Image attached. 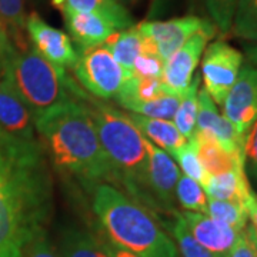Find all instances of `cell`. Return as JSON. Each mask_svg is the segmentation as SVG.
Returning a JSON list of instances; mask_svg holds the SVG:
<instances>
[{
  "mask_svg": "<svg viewBox=\"0 0 257 257\" xmlns=\"http://www.w3.org/2000/svg\"><path fill=\"white\" fill-rule=\"evenodd\" d=\"M53 209L50 162L40 140L19 142L0 133V257H22Z\"/></svg>",
  "mask_w": 257,
  "mask_h": 257,
  "instance_id": "6da1fadb",
  "label": "cell"
},
{
  "mask_svg": "<svg viewBox=\"0 0 257 257\" xmlns=\"http://www.w3.org/2000/svg\"><path fill=\"white\" fill-rule=\"evenodd\" d=\"M82 97L37 116L33 123L49 162L92 193L96 186L114 184V180L90 111Z\"/></svg>",
  "mask_w": 257,
  "mask_h": 257,
  "instance_id": "7a4b0ae2",
  "label": "cell"
},
{
  "mask_svg": "<svg viewBox=\"0 0 257 257\" xmlns=\"http://www.w3.org/2000/svg\"><path fill=\"white\" fill-rule=\"evenodd\" d=\"M82 99L90 111L103 152L110 165L114 184H117L120 190L132 200L147 210L159 213L149 186L145 138L126 113L96 100L87 93H84Z\"/></svg>",
  "mask_w": 257,
  "mask_h": 257,
  "instance_id": "3957f363",
  "label": "cell"
},
{
  "mask_svg": "<svg viewBox=\"0 0 257 257\" xmlns=\"http://www.w3.org/2000/svg\"><path fill=\"white\" fill-rule=\"evenodd\" d=\"M92 209L103 234L139 257H180L175 240L156 216L116 186L103 183L92 190Z\"/></svg>",
  "mask_w": 257,
  "mask_h": 257,
  "instance_id": "277c9868",
  "label": "cell"
},
{
  "mask_svg": "<svg viewBox=\"0 0 257 257\" xmlns=\"http://www.w3.org/2000/svg\"><path fill=\"white\" fill-rule=\"evenodd\" d=\"M0 60L5 73L33 119L86 93L69 77L67 72L49 63L32 46L18 49L2 32Z\"/></svg>",
  "mask_w": 257,
  "mask_h": 257,
  "instance_id": "5b68a950",
  "label": "cell"
},
{
  "mask_svg": "<svg viewBox=\"0 0 257 257\" xmlns=\"http://www.w3.org/2000/svg\"><path fill=\"white\" fill-rule=\"evenodd\" d=\"M73 73L74 82L87 94L100 100L114 99L123 83L133 74L124 70L103 45L79 53Z\"/></svg>",
  "mask_w": 257,
  "mask_h": 257,
  "instance_id": "8992f818",
  "label": "cell"
},
{
  "mask_svg": "<svg viewBox=\"0 0 257 257\" xmlns=\"http://www.w3.org/2000/svg\"><path fill=\"white\" fill-rule=\"evenodd\" d=\"M202 79L204 90L216 104H223L243 66V53L224 40L206 46L202 56Z\"/></svg>",
  "mask_w": 257,
  "mask_h": 257,
  "instance_id": "52a82bcc",
  "label": "cell"
},
{
  "mask_svg": "<svg viewBox=\"0 0 257 257\" xmlns=\"http://www.w3.org/2000/svg\"><path fill=\"white\" fill-rule=\"evenodd\" d=\"M217 28L214 23L207 20L197 33L184 42L179 50H176L170 59L165 63V70L162 76V82L170 92L176 94H183L194 77V70L202 59L204 49L209 40L214 37Z\"/></svg>",
  "mask_w": 257,
  "mask_h": 257,
  "instance_id": "ba28073f",
  "label": "cell"
},
{
  "mask_svg": "<svg viewBox=\"0 0 257 257\" xmlns=\"http://www.w3.org/2000/svg\"><path fill=\"white\" fill-rule=\"evenodd\" d=\"M26 32L32 47L49 63L62 72L73 69L79 53L67 33L47 25L37 13L26 18Z\"/></svg>",
  "mask_w": 257,
  "mask_h": 257,
  "instance_id": "9c48e42d",
  "label": "cell"
},
{
  "mask_svg": "<svg viewBox=\"0 0 257 257\" xmlns=\"http://www.w3.org/2000/svg\"><path fill=\"white\" fill-rule=\"evenodd\" d=\"M224 117L231 121L241 136L247 133L257 120V67L246 63L223 101Z\"/></svg>",
  "mask_w": 257,
  "mask_h": 257,
  "instance_id": "30bf717a",
  "label": "cell"
},
{
  "mask_svg": "<svg viewBox=\"0 0 257 257\" xmlns=\"http://www.w3.org/2000/svg\"><path fill=\"white\" fill-rule=\"evenodd\" d=\"M0 133L19 142L33 143L39 138L33 116L3 70L0 60Z\"/></svg>",
  "mask_w": 257,
  "mask_h": 257,
  "instance_id": "8fae6325",
  "label": "cell"
},
{
  "mask_svg": "<svg viewBox=\"0 0 257 257\" xmlns=\"http://www.w3.org/2000/svg\"><path fill=\"white\" fill-rule=\"evenodd\" d=\"M206 23L207 20L197 16H183L166 22H143L138 25V28L140 33L155 46L157 56L167 62L170 56Z\"/></svg>",
  "mask_w": 257,
  "mask_h": 257,
  "instance_id": "7c38bea8",
  "label": "cell"
},
{
  "mask_svg": "<svg viewBox=\"0 0 257 257\" xmlns=\"http://www.w3.org/2000/svg\"><path fill=\"white\" fill-rule=\"evenodd\" d=\"M149 162V186L159 213L176 214V184L180 177V169L166 152L145 139Z\"/></svg>",
  "mask_w": 257,
  "mask_h": 257,
  "instance_id": "4fadbf2b",
  "label": "cell"
},
{
  "mask_svg": "<svg viewBox=\"0 0 257 257\" xmlns=\"http://www.w3.org/2000/svg\"><path fill=\"white\" fill-rule=\"evenodd\" d=\"M179 213L193 239L206 248L211 256L230 257L231 248L239 239L240 231L203 213L184 210Z\"/></svg>",
  "mask_w": 257,
  "mask_h": 257,
  "instance_id": "5bb4252c",
  "label": "cell"
},
{
  "mask_svg": "<svg viewBox=\"0 0 257 257\" xmlns=\"http://www.w3.org/2000/svg\"><path fill=\"white\" fill-rule=\"evenodd\" d=\"M197 100H199V110H197L196 130H202L211 135L230 155L244 160L246 138L240 135L236 127L231 124V121L224 117V114L221 116L217 110L216 103L211 100L209 93L204 89L199 90Z\"/></svg>",
  "mask_w": 257,
  "mask_h": 257,
  "instance_id": "9a60e30c",
  "label": "cell"
},
{
  "mask_svg": "<svg viewBox=\"0 0 257 257\" xmlns=\"http://www.w3.org/2000/svg\"><path fill=\"white\" fill-rule=\"evenodd\" d=\"M62 15L77 53L104 45L111 35L119 32L110 20L96 13L62 10Z\"/></svg>",
  "mask_w": 257,
  "mask_h": 257,
  "instance_id": "2e32d148",
  "label": "cell"
},
{
  "mask_svg": "<svg viewBox=\"0 0 257 257\" xmlns=\"http://www.w3.org/2000/svg\"><path fill=\"white\" fill-rule=\"evenodd\" d=\"M192 139L196 145L199 160L209 176L220 175L231 170H244V160L230 155L211 135L196 130Z\"/></svg>",
  "mask_w": 257,
  "mask_h": 257,
  "instance_id": "e0dca14e",
  "label": "cell"
},
{
  "mask_svg": "<svg viewBox=\"0 0 257 257\" xmlns=\"http://www.w3.org/2000/svg\"><path fill=\"white\" fill-rule=\"evenodd\" d=\"M140 135L152 145L159 147L172 157L187 142V139L177 130L172 120L153 119L136 113H126Z\"/></svg>",
  "mask_w": 257,
  "mask_h": 257,
  "instance_id": "ac0fdd59",
  "label": "cell"
},
{
  "mask_svg": "<svg viewBox=\"0 0 257 257\" xmlns=\"http://www.w3.org/2000/svg\"><path fill=\"white\" fill-rule=\"evenodd\" d=\"M202 187L209 199L236 202L244 206L253 193L244 170H231L220 175L209 176Z\"/></svg>",
  "mask_w": 257,
  "mask_h": 257,
  "instance_id": "d6986e66",
  "label": "cell"
},
{
  "mask_svg": "<svg viewBox=\"0 0 257 257\" xmlns=\"http://www.w3.org/2000/svg\"><path fill=\"white\" fill-rule=\"evenodd\" d=\"M56 9L96 13L110 20L117 30L133 26V19L117 0H52Z\"/></svg>",
  "mask_w": 257,
  "mask_h": 257,
  "instance_id": "ffe728a7",
  "label": "cell"
},
{
  "mask_svg": "<svg viewBox=\"0 0 257 257\" xmlns=\"http://www.w3.org/2000/svg\"><path fill=\"white\" fill-rule=\"evenodd\" d=\"M103 46L124 70L133 73V64L145 50V39L138 26H132L111 35Z\"/></svg>",
  "mask_w": 257,
  "mask_h": 257,
  "instance_id": "44dd1931",
  "label": "cell"
},
{
  "mask_svg": "<svg viewBox=\"0 0 257 257\" xmlns=\"http://www.w3.org/2000/svg\"><path fill=\"white\" fill-rule=\"evenodd\" d=\"M62 257H107L100 240L92 231L80 227H67L60 239Z\"/></svg>",
  "mask_w": 257,
  "mask_h": 257,
  "instance_id": "7402d4cb",
  "label": "cell"
},
{
  "mask_svg": "<svg viewBox=\"0 0 257 257\" xmlns=\"http://www.w3.org/2000/svg\"><path fill=\"white\" fill-rule=\"evenodd\" d=\"M0 32L8 35L18 49H26L25 0H0Z\"/></svg>",
  "mask_w": 257,
  "mask_h": 257,
  "instance_id": "603a6c76",
  "label": "cell"
},
{
  "mask_svg": "<svg viewBox=\"0 0 257 257\" xmlns=\"http://www.w3.org/2000/svg\"><path fill=\"white\" fill-rule=\"evenodd\" d=\"M199 87H200V74L193 77L192 83L186 89L179 104V109L173 117L175 126L187 140L192 139L196 132L197 110H199V100H197Z\"/></svg>",
  "mask_w": 257,
  "mask_h": 257,
  "instance_id": "cb8c5ba5",
  "label": "cell"
},
{
  "mask_svg": "<svg viewBox=\"0 0 257 257\" xmlns=\"http://www.w3.org/2000/svg\"><path fill=\"white\" fill-rule=\"evenodd\" d=\"M183 94L167 93L165 96L152 101H127V103L121 104V107L130 111V113L142 114V116H146V117L173 120Z\"/></svg>",
  "mask_w": 257,
  "mask_h": 257,
  "instance_id": "d4e9b609",
  "label": "cell"
},
{
  "mask_svg": "<svg viewBox=\"0 0 257 257\" xmlns=\"http://www.w3.org/2000/svg\"><path fill=\"white\" fill-rule=\"evenodd\" d=\"M207 216L230 226L231 229L241 231L247 226L248 216L246 206L236 202L214 200L207 197Z\"/></svg>",
  "mask_w": 257,
  "mask_h": 257,
  "instance_id": "484cf974",
  "label": "cell"
},
{
  "mask_svg": "<svg viewBox=\"0 0 257 257\" xmlns=\"http://www.w3.org/2000/svg\"><path fill=\"white\" fill-rule=\"evenodd\" d=\"M176 202L183 207L184 211L203 214L207 211V196L203 187L186 175H180L176 184Z\"/></svg>",
  "mask_w": 257,
  "mask_h": 257,
  "instance_id": "4316f807",
  "label": "cell"
},
{
  "mask_svg": "<svg viewBox=\"0 0 257 257\" xmlns=\"http://www.w3.org/2000/svg\"><path fill=\"white\" fill-rule=\"evenodd\" d=\"M231 32L246 42H257V0L237 2Z\"/></svg>",
  "mask_w": 257,
  "mask_h": 257,
  "instance_id": "83f0119b",
  "label": "cell"
},
{
  "mask_svg": "<svg viewBox=\"0 0 257 257\" xmlns=\"http://www.w3.org/2000/svg\"><path fill=\"white\" fill-rule=\"evenodd\" d=\"M166 226L175 240L180 257H213L206 248L193 239L179 211L173 214V221L166 223Z\"/></svg>",
  "mask_w": 257,
  "mask_h": 257,
  "instance_id": "f1b7e54d",
  "label": "cell"
},
{
  "mask_svg": "<svg viewBox=\"0 0 257 257\" xmlns=\"http://www.w3.org/2000/svg\"><path fill=\"white\" fill-rule=\"evenodd\" d=\"M172 159H175L176 162L179 163L184 175L192 177L193 180L200 183V186L206 183L209 175L206 173V170L203 169L202 163L199 160L197 152H196V145H194L193 139H189L183 146L180 147L172 156Z\"/></svg>",
  "mask_w": 257,
  "mask_h": 257,
  "instance_id": "f546056e",
  "label": "cell"
},
{
  "mask_svg": "<svg viewBox=\"0 0 257 257\" xmlns=\"http://www.w3.org/2000/svg\"><path fill=\"white\" fill-rule=\"evenodd\" d=\"M237 2L239 0H206V9L210 15L211 22L223 35L231 32Z\"/></svg>",
  "mask_w": 257,
  "mask_h": 257,
  "instance_id": "4dcf8cb0",
  "label": "cell"
},
{
  "mask_svg": "<svg viewBox=\"0 0 257 257\" xmlns=\"http://www.w3.org/2000/svg\"><path fill=\"white\" fill-rule=\"evenodd\" d=\"M165 60H162L156 53L143 52L133 64V74L138 77L162 79L165 70Z\"/></svg>",
  "mask_w": 257,
  "mask_h": 257,
  "instance_id": "1f68e13d",
  "label": "cell"
},
{
  "mask_svg": "<svg viewBox=\"0 0 257 257\" xmlns=\"http://www.w3.org/2000/svg\"><path fill=\"white\" fill-rule=\"evenodd\" d=\"M22 257H62L60 251L56 248L53 241L49 239L46 230L37 233L33 239L23 248Z\"/></svg>",
  "mask_w": 257,
  "mask_h": 257,
  "instance_id": "d6a6232c",
  "label": "cell"
},
{
  "mask_svg": "<svg viewBox=\"0 0 257 257\" xmlns=\"http://www.w3.org/2000/svg\"><path fill=\"white\" fill-rule=\"evenodd\" d=\"M244 172L257 182V120L247 133L244 143Z\"/></svg>",
  "mask_w": 257,
  "mask_h": 257,
  "instance_id": "836d02e7",
  "label": "cell"
},
{
  "mask_svg": "<svg viewBox=\"0 0 257 257\" xmlns=\"http://www.w3.org/2000/svg\"><path fill=\"white\" fill-rule=\"evenodd\" d=\"M230 257H257V248L248 239L244 230H241L239 234V239L236 244L231 248Z\"/></svg>",
  "mask_w": 257,
  "mask_h": 257,
  "instance_id": "e575fe53",
  "label": "cell"
},
{
  "mask_svg": "<svg viewBox=\"0 0 257 257\" xmlns=\"http://www.w3.org/2000/svg\"><path fill=\"white\" fill-rule=\"evenodd\" d=\"M99 240L101 243V247L104 250V253L107 254V257H139L136 254H133L132 251L121 248L117 244H114L111 240H109L104 234L99 236Z\"/></svg>",
  "mask_w": 257,
  "mask_h": 257,
  "instance_id": "d590c367",
  "label": "cell"
},
{
  "mask_svg": "<svg viewBox=\"0 0 257 257\" xmlns=\"http://www.w3.org/2000/svg\"><path fill=\"white\" fill-rule=\"evenodd\" d=\"M246 210H247L248 223L257 230V194L254 192L246 202Z\"/></svg>",
  "mask_w": 257,
  "mask_h": 257,
  "instance_id": "8d00e7d4",
  "label": "cell"
},
{
  "mask_svg": "<svg viewBox=\"0 0 257 257\" xmlns=\"http://www.w3.org/2000/svg\"><path fill=\"white\" fill-rule=\"evenodd\" d=\"M244 56L247 57V63L257 67V42H247L244 45Z\"/></svg>",
  "mask_w": 257,
  "mask_h": 257,
  "instance_id": "74e56055",
  "label": "cell"
},
{
  "mask_svg": "<svg viewBox=\"0 0 257 257\" xmlns=\"http://www.w3.org/2000/svg\"><path fill=\"white\" fill-rule=\"evenodd\" d=\"M244 231H246L248 239L251 240V243L254 244V247L257 248V230L254 229L250 223H247V226L244 227Z\"/></svg>",
  "mask_w": 257,
  "mask_h": 257,
  "instance_id": "f35d334b",
  "label": "cell"
},
{
  "mask_svg": "<svg viewBox=\"0 0 257 257\" xmlns=\"http://www.w3.org/2000/svg\"><path fill=\"white\" fill-rule=\"evenodd\" d=\"M117 2H120V3H121V2H128V0H117Z\"/></svg>",
  "mask_w": 257,
  "mask_h": 257,
  "instance_id": "ab89813d",
  "label": "cell"
}]
</instances>
